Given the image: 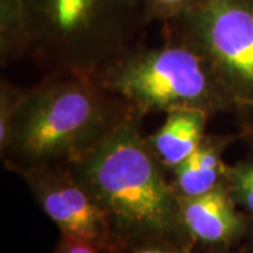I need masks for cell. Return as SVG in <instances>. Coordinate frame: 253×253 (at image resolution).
Returning <instances> with one entry per match:
<instances>
[{
  "label": "cell",
  "instance_id": "8fae6325",
  "mask_svg": "<svg viewBox=\"0 0 253 253\" xmlns=\"http://www.w3.org/2000/svg\"><path fill=\"white\" fill-rule=\"evenodd\" d=\"M228 173L231 194L253 212V165H241Z\"/></svg>",
  "mask_w": 253,
  "mask_h": 253
},
{
  "label": "cell",
  "instance_id": "8992f818",
  "mask_svg": "<svg viewBox=\"0 0 253 253\" xmlns=\"http://www.w3.org/2000/svg\"><path fill=\"white\" fill-rule=\"evenodd\" d=\"M26 173L41 207L59 226L63 236L93 245L107 239L110 219L106 211L73 173L63 174L48 168Z\"/></svg>",
  "mask_w": 253,
  "mask_h": 253
},
{
  "label": "cell",
  "instance_id": "ba28073f",
  "mask_svg": "<svg viewBox=\"0 0 253 253\" xmlns=\"http://www.w3.org/2000/svg\"><path fill=\"white\" fill-rule=\"evenodd\" d=\"M207 111L197 107H179L168 111L162 126L151 136L149 145L159 162L177 168L194 154L204 141Z\"/></svg>",
  "mask_w": 253,
  "mask_h": 253
},
{
  "label": "cell",
  "instance_id": "5bb4252c",
  "mask_svg": "<svg viewBox=\"0 0 253 253\" xmlns=\"http://www.w3.org/2000/svg\"><path fill=\"white\" fill-rule=\"evenodd\" d=\"M136 253H181L177 251H169V249H163V248H148V249H142Z\"/></svg>",
  "mask_w": 253,
  "mask_h": 253
},
{
  "label": "cell",
  "instance_id": "5b68a950",
  "mask_svg": "<svg viewBox=\"0 0 253 253\" xmlns=\"http://www.w3.org/2000/svg\"><path fill=\"white\" fill-rule=\"evenodd\" d=\"M179 20L229 97L253 104V0H204Z\"/></svg>",
  "mask_w": 253,
  "mask_h": 253
},
{
  "label": "cell",
  "instance_id": "6da1fadb",
  "mask_svg": "<svg viewBox=\"0 0 253 253\" xmlns=\"http://www.w3.org/2000/svg\"><path fill=\"white\" fill-rule=\"evenodd\" d=\"M158 161L134 126L121 121L73 159L72 172L118 231L138 238L163 236L180 219V204Z\"/></svg>",
  "mask_w": 253,
  "mask_h": 253
},
{
  "label": "cell",
  "instance_id": "7c38bea8",
  "mask_svg": "<svg viewBox=\"0 0 253 253\" xmlns=\"http://www.w3.org/2000/svg\"><path fill=\"white\" fill-rule=\"evenodd\" d=\"M21 96L16 91L10 90L9 87L1 89V106H0V148L1 152L7 146L11 131V121Z\"/></svg>",
  "mask_w": 253,
  "mask_h": 253
},
{
  "label": "cell",
  "instance_id": "30bf717a",
  "mask_svg": "<svg viewBox=\"0 0 253 253\" xmlns=\"http://www.w3.org/2000/svg\"><path fill=\"white\" fill-rule=\"evenodd\" d=\"M204 0H142L144 16L148 18H181L199 7Z\"/></svg>",
  "mask_w": 253,
  "mask_h": 253
},
{
  "label": "cell",
  "instance_id": "277c9868",
  "mask_svg": "<svg viewBox=\"0 0 253 253\" xmlns=\"http://www.w3.org/2000/svg\"><path fill=\"white\" fill-rule=\"evenodd\" d=\"M109 86L139 110L222 107L229 94L197 48L165 46L114 63Z\"/></svg>",
  "mask_w": 253,
  "mask_h": 253
},
{
  "label": "cell",
  "instance_id": "9c48e42d",
  "mask_svg": "<svg viewBox=\"0 0 253 253\" xmlns=\"http://www.w3.org/2000/svg\"><path fill=\"white\" fill-rule=\"evenodd\" d=\"M174 173L177 189L184 197H194L215 189L226 173L219 146L203 141L194 154L174 168Z\"/></svg>",
  "mask_w": 253,
  "mask_h": 253
},
{
  "label": "cell",
  "instance_id": "4fadbf2b",
  "mask_svg": "<svg viewBox=\"0 0 253 253\" xmlns=\"http://www.w3.org/2000/svg\"><path fill=\"white\" fill-rule=\"evenodd\" d=\"M56 253H97V251H96V245L90 242L63 236L62 242L56 249Z\"/></svg>",
  "mask_w": 253,
  "mask_h": 253
},
{
  "label": "cell",
  "instance_id": "52a82bcc",
  "mask_svg": "<svg viewBox=\"0 0 253 253\" xmlns=\"http://www.w3.org/2000/svg\"><path fill=\"white\" fill-rule=\"evenodd\" d=\"M179 204L183 224L203 242H229L242 229V219L236 212L232 194L222 184L200 196H181Z\"/></svg>",
  "mask_w": 253,
  "mask_h": 253
},
{
  "label": "cell",
  "instance_id": "7a4b0ae2",
  "mask_svg": "<svg viewBox=\"0 0 253 253\" xmlns=\"http://www.w3.org/2000/svg\"><path fill=\"white\" fill-rule=\"evenodd\" d=\"M120 123L107 97L76 73L21 96L3 154L24 172L48 168L76 159Z\"/></svg>",
  "mask_w": 253,
  "mask_h": 253
},
{
  "label": "cell",
  "instance_id": "3957f363",
  "mask_svg": "<svg viewBox=\"0 0 253 253\" xmlns=\"http://www.w3.org/2000/svg\"><path fill=\"white\" fill-rule=\"evenodd\" d=\"M26 46L86 73L121 54L144 16L142 0H20Z\"/></svg>",
  "mask_w": 253,
  "mask_h": 253
}]
</instances>
